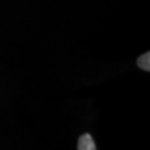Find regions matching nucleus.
I'll use <instances>...</instances> for the list:
<instances>
[{
    "instance_id": "1",
    "label": "nucleus",
    "mask_w": 150,
    "mask_h": 150,
    "mask_svg": "<svg viewBox=\"0 0 150 150\" xmlns=\"http://www.w3.org/2000/svg\"><path fill=\"white\" fill-rule=\"evenodd\" d=\"M78 150H96V145L94 143L90 134H83L78 140Z\"/></svg>"
},
{
    "instance_id": "2",
    "label": "nucleus",
    "mask_w": 150,
    "mask_h": 150,
    "mask_svg": "<svg viewBox=\"0 0 150 150\" xmlns=\"http://www.w3.org/2000/svg\"><path fill=\"white\" fill-rule=\"evenodd\" d=\"M138 67L140 69L145 70V71H149L150 70V53L149 51L148 53H145V54H143L138 59Z\"/></svg>"
}]
</instances>
